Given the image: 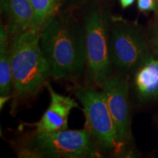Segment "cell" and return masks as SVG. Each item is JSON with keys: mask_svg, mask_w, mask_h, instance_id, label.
I'll return each mask as SVG.
<instances>
[{"mask_svg": "<svg viewBox=\"0 0 158 158\" xmlns=\"http://www.w3.org/2000/svg\"><path fill=\"white\" fill-rule=\"evenodd\" d=\"M2 10L7 19L6 25L10 37L24 32L33 27V12L31 0H1Z\"/></svg>", "mask_w": 158, "mask_h": 158, "instance_id": "9", "label": "cell"}, {"mask_svg": "<svg viewBox=\"0 0 158 158\" xmlns=\"http://www.w3.org/2000/svg\"><path fill=\"white\" fill-rule=\"evenodd\" d=\"M10 42V34L7 26L2 24L0 28V96L13 95Z\"/></svg>", "mask_w": 158, "mask_h": 158, "instance_id": "11", "label": "cell"}, {"mask_svg": "<svg viewBox=\"0 0 158 158\" xmlns=\"http://www.w3.org/2000/svg\"><path fill=\"white\" fill-rule=\"evenodd\" d=\"M138 8L141 12L157 11L158 4L156 0H138Z\"/></svg>", "mask_w": 158, "mask_h": 158, "instance_id": "14", "label": "cell"}, {"mask_svg": "<svg viewBox=\"0 0 158 158\" xmlns=\"http://www.w3.org/2000/svg\"><path fill=\"white\" fill-rule=\"evenodd\" d=\"M34 17L33 27L40 30L59 11L61 0H31Z\"/></svg>", "mask_w": 158, "mask_h": 158, "instance_id": "12", "label": "cell"}, {"mask_svg": "<svg viewBox=\"0 0 158 158\" xmlns=\"http://www.w3.org/2000/svg\"><path fill=\"white\" fill-rule=\"evenodd\" d=\"M50 104L38 122L31 124L35 127L33 133H48L68 129V118L73 108H78L76 100L70 97L59 94L48 81L45 84Z\"/></svg>", "mask_w": 158, "mask_h": 158, "instance_id": "8", "label": "cell"}, {"mask_svg": "<svg viewBox=\"0 0 158 158\" xmlns=\"http://www.w3.org/2000/svg\"><path fill=\"white\" fill-rule=\"evenodd\" d=\"M40 45L54 79L73 81L83 74L86 67L84 27L69 12L59 10L40 29Z\"/></svg>", "mask_w": 158, "mask_h": 158, "instance_id": "1", "label": "cell"}, {"mask_svg": "<svg viewBox=\"0 0 158 158\" xmlns=\"http://www.w3.org/2000/svg\"><path fill=\"white\" fill-rule=\"evenodd\" d=\"M156 1H157V4H158V0H156Z\"/></svg>", "mask_w": 158, "mask_h": 158, "instance_id": "18", "label": "cell"}, {"mask_svg": "<svg viewBox=\"0 0 158 158\" xmlns=\"http://www.w3.org/2000/svg\"><path fill=\"white\" fill-rule=\"evenodd\" d=\"M86 69L92 82L100 86L112 75L110 54V20L95 3L83 13Z\"/></svg>", "mask_w": 158, "mask_h": 158, "instance_id": "4", "label": "cell"}, {"mask_svg": "<svg viewBox=\"0 0 158 158\" xmlns=\"http://www.w3.org/2000/svg\"><path fill=\"white\" fill-rule=\"evenodd\" d=\"M21 157H100L96 142L86 128L33 133L19 149Z\"/></svg>", "mask_w": 158, "mask_h": 158, "instance_id": "3", "label": "cell"}, {"mask_svg": "<svg viewBox=\"0 0 158 158\" xmlns=\"http://www.w3.org/2000/svg\"><path fill=\"white\" fill-rule=\"evenodd\" d=\"M156 12L155 21L151 32V37L149 39L150 48L153 51L154 54L158 56V10Z\"/></svg>", "mask_w": 158, "mask_h": 158, "instance_id": "13", "label": "cell"}, {"mask_svg": "<svg viewBox=\"0 0 158 158\" xmlns=\"http://www.w3.org/2000/svg\"><path fill=\"white\" fill-rule=\"evenodd\" d=\"M74 94L83 106L85 128L100 149L119 152L122 149L115 124L102 91L88 86H77Z\"/></svg>", "mask_w": 158, "mask_h": 158, "instance_id": "6", "label": "cell"}, {"mask_svg": "<svg viewBox=\"0 0 158 158\" xmlns=\"http://www.w3.org/2000/svg\"><path fill=\"white\" fill-rule=\"evenodd\" d=\"M38 29L32 28L12 37L10 56L13 75V96L27 100L38 93L51 76L40 45Z\"/></svg>", "mask_w": 158, "mask_h": 158, "instance_id": "2", "label": "cell"}, {"mask_svg": "<svg viewBox=\"0 0 158 158\" xmlns=\"http://www.w3.org/2000/svg\"><path fill=\"white\" fill-rule=\"evenodd\" d=\"M110 54L112 66L118 73L128 76L135 72L152 55L143 27L122 17L110 18Z\"/></svg>", "mask_w": 158, "mask_h": 158, "instance_id": "5", "label": "cell"}, {"mask_svg": "<svg viewBox=\"0 0 158 158\" xmlns=\"http://www.w3.org/2000/svg\"><path fill=\"white\" fill-rule=\"evenodd\" d=\"M119 2L123 8H127L131 5H133L135 0H119Z\"/></svg>", "mask_w": 158, "mask_h": 158, "instance_id": "16", "label": "cell"}, {"mask_svg": "<svg viewBox=\"0 0 158 158\" xmlns=\"http://www.w3.org/2000/svg\"><path fill=\"white\" fill-rule=\"evenodd\" d=\"M83 0H61V2H65L67 4H72V5H76V4H78L81 2Z\"/></svg>", "mask_w": 158, "mask_h": 158, "instance_id": "17", "label": "cell"}, {"mask_svg": "<svg viewBox=\"0 0 158 158\" xmlns=\"http://www.w3.org/2000/svg\"><path fill=\"white\" fill-rule=\"evenodd\" d=\"M12 98H13V95L10 96H0V109H2L5 105Z\"/></svg>", "mask_w": 158, "mask_h": 158, "instance_id": "15", "label": "cell"}, {"mask_svg": "<svg viewBox=\"0 0 158 158\" xmlns=\"http://www.w3.org/2000/svg\"><path fill=\"white\" fill-rule=\"evenodd\" d=\"M126 75H113L100 87L106 97L122 147L130 138L129 84Z\"/></svg>", "mask_w": 158, "mask_h": 158, "instance_id": "7", "label": "cell"}, {"mask_svg": "<svg viewBox=\"0 0 158 158\" xmlns=\"http://www.w3.org/2000/svg\"><path fill=\"white\" fill-rule=\"evenodd\" d=\"M134 86L141 100H158V56L152 54L135 70Z\"/></svg>", "mask_w": 158, "mask_h": 158, "instance_id": "10", "label": "cell"}]
</instances>
